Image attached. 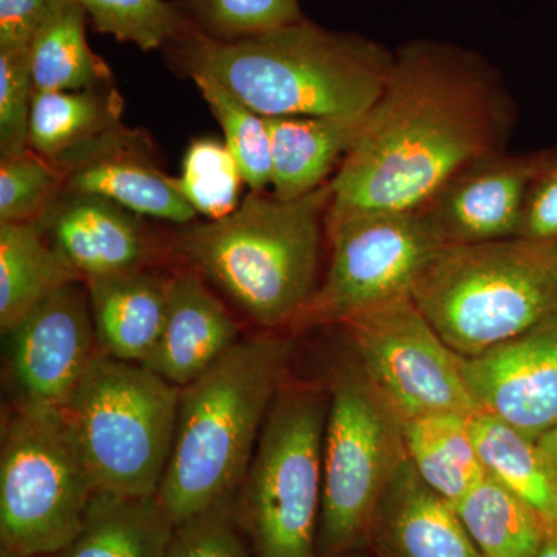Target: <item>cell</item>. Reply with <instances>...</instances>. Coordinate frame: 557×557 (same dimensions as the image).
Returning a JSON list of instances; mask_svg holds the SVG:
<instances>
[{"mask_svg": "<svg viewBox=\"0 0 557 557\" xmlns=\"http://www.w3.org/2000/svg\"><path fill=\"white\" fill-rule=\"evenodd\" d=\"M65 189V175L32 149L0 164V222H38Z\"/></svg>", "mask_w": 557, "mask_h": 557, "instance_id": "cell-31", "label": "cell"}, {"mask_svg": "<svg viewBox=\"0 0 557 557\" xmlns=\"http://www.w3.org/2000/svg\"><path fill=\"white\" fill-rule=\"evenodd\" d=\"M67 0H0V50L28 49L39 28Z\"/></svg>", "mask_w": 557, "mask_h": 557, "instance_id": "cell-36", "label": "cell"}, {"mask_svg": "<svg viewBox=\"0 0 557 557\" xmlns=\"http://www.w3.org/2000/svg\"><path fill=\"white\" fill-rule=\"evenodd\" d=\"M293 346L278 336L239 341L180 388L170 461L157 498L175 527L237 496Z\"/></svg>", "mask_w": 557, "mask_h": 557, "instance_id": "cell-3", "label": "cell"}, {"mask_svg": "<svg viewBox=\"0 0 557 557\" xmlns=\"http://www.w3.org/2000/svg\"><path fill=\"white\" fill-rule=\"evenodd\" d=\"M468 421L486 474L523 498L555 530L557 478L537 440L482 410L471 413Z\"/></svg>", "mask_w": 557, "mask_h": 557, "instance_id": "cell-24", "label": "cell"}, {"mask_svg": "<svg viewBox=\"0 0 557 557\" xmlns=\"http://www.w3.org/2000/svg\"><path fill=\"white\" fill-rule=\"evenodd\" d=\"M174 531L159 498L97 491L78 534L51 557H168Z\"/></svg>", "mask_w": 557, "mask_h": 557, "instance_id": "cell-21", "label": "cell"}, {"mask_svg": "<svg viewBox=\"0 0 557 557\" xmlns=\"http://www.w3.org/2000/svg\"><path fill=\"white\" fill-rule=\"evenodd\" d=\"M164 49L180 72L212 76L267 119L366 115L395 61L380 44L307 20L236 39L196 28Z\"/></svg>", "mask_w": 557, "mask_h": 557, "instance_id": "cell-2", "label": "cell"}, {"mask_svg": "<svg viewBox=\"0 0 557 557\" xmlns=\"http://www.w3.org/2000/svg\"><path fill=\"white\" fill-rule=\"evenodd\" d=\"M95 493L62 412L16 406L0 449V547L57 555L78 534Z\"/></svg>", "mask_w": 557, "mask_h": 557, "instance_id": "cell-9", "label": "cell"}, {"mask_svg": "<svg viewBox=\"0 0 557 557\" xmlns=\"http://www.w3.org/2000/svg\"><path fill=\"white\" fill-rule=\"evenodd\" d=\"M30 49L0 50V153L13 159L28 150L33 98Z\"/></svg>", "mask_w": 557, "mask_h": 557, "instance_id": "cell-33", "label": "cell"}, {"mask_svg": "<svg viewBox=\"0 0 557 557\" xmlns=\"http://www.w3.org/2000/svg\"><path fill=\"white\" fill-rule=\"evenodd\" d=\"M373 557H483L450 502L403 461L381 498L369 547Z\"/></svg>", "mask_w": 557, "mask_h": 557, "instance_id": "cell-18", "label": "cell"}, {"mask_svg": "<svg viewBox=\"0 0 557 557\" xmlns=\"http://www.w3.org/2000/svg\"><path fill=\"white\" fill-rule=\"evenodd\" d=\"M329 205V185L295 200L251 190L225 218L188 226L174 248L256 324L296 327L319 287Z\"/></svg>", "mask_w": 557, "mask_h": 557, "instance_id": "cell-4", "label": "cell"}, {"mask_svg": "<svg viewBox=\"0 0 557 557\" xmlns=\"http://www.w3.org/2000/svg\"><path fill=\"white\" fill-rule=\"evenodd\" d=\"M123 101L109 86L79 91H35L28 148L65 175L83 164L138 149V135L121 124Z\"/></svg>", "mask_w": 557, "mask_h": 557, "instance_id": "cell-16", "label": "cell"}, {"mask_svg": "<svg viewBox=\"0 0 557 557\" xmlns=\"http://www.w3.org/2000/svg\"><path fill=\"white\" fill-rule=\"evenodd\" d=\"M412 299L454 351L478 357L557 318V244L511 237L445 245Z\"/></svg>", "mask_w": 557, "mask_h": 557, "instance_id": "cell-5", "label": "cell"}, {"mask_svg": "<svg viewBox=\"0 0 557 557\" xmlns=\"http://www.w3.org/2000/svg\"><path fill=\"white\" fill-rule=\"evenodd\" d=\"M509 123L504 86L478 54L406 44L329 183L325 220L423 207L458 171L504 152Z\"/></svg>", "mask_w": 557, "mask_h": 557, "instance_id": "cell-1", "label": "cell"}, {"mask_svg": "<svg viewBox=\"0 0 557 557\" xmlns=\"http://www.w3.org/2000/svg\"><path fill=\"white\" fill-rule=\"evenodd\" d=\"M218 119L226 148L239 164L245 185L262 193L271 185V139L265 116L240 101L220 81L205 73L189 76Z\"/></svg>", "mask_w": 557, "mask_h": 557, "instance_id": "cell-28", "label": "cell"}, {"mask_svg": "<svg viewBox=\"0 0 557 557\" xmlns=\"http://www.w3.org/2000/svg\"><path fill=\"white\" fill-rule=\"evenodd\" d=\"M5 335L17 406L62 412L100 351L86 281L51 293Z\"/></svg>", "mask_w": 557, "mask_h": 557, "instance_id": "cell-12", "label": "cell"}, {"mask_svg": "<svg viewBox=\"0 0 557 557\" xmlns=\"http://www.w3.org/2000/svg\"><path fill=\"white\" fill-rule=\"evenodd\" d=\"M189 16L205 35L236 39L306 20L298 0H188Z\"/></svg>", "mask_w": 557, "mask_h": 557, "instance_id": "cell-32", "label": "cell"}, {"mask_svg": "<svg viewBox=\"0 0 557 557\" xmlns=\"http://www.w3.org/2000/svg\"><path fill=\"white\" fill-rule=\"evenodd\" d=\"M539 446L544 450L548 463L552 465L553 472L557 478V424L555 428L549 429L547 434L542 435L537 440Z\"/></svg>", "mask_w": 557, "mask_h": 557, "instance_id": "cell-37", "label": "cell"}, {"mask_svg": "<svg viewBox=\"0 0 557 557\" xmlns=\"http://www.w3.org/2000/svg\"><path fill=\"white\" fill-rule=\"evenodd\" d=\"M178 188L197 214L208 220L225 218L239 207L244 175L225 143L197 138L183 157Z\"/></svg>", "mask_w": 557, "mask_h": 557, "instance_id": "cell-30", "label": "cell"}, {"mask_svg": "<svg viewBox=\"0 0 557 557\" xmlns=\"http://www.w3.org/2000/svg\"><path fill=\"white\" fill-rule=\"evenodd\" d=\"M327 388L319 557H347L368 549L381 498L408 458L405 420L354 358Z\"/></svg>", "mask_w": 557, "mask_h": 557, "instance_id": "cell-8", "label": "cell"}, {"mask_svg": "<svg viewBox=\"0 0 557 557\" xmlns=\"http://www.w3.org/2000/svg\"><path fill=\"white\" fill-rule=\"evenodd\" d=\"M555 531H556V534H557V522H556V525H555Z\"/></svg>", "mask_w": 557, "mask_h": 557, "instance_id": "cell-41", "label": "cell"}, {"mask_svg": "<svg viewBox=\"0 0 557 557\" xmlns=\"http://www.w3.org/2000/svg\"><path fill=\"white\" fill-rule=\"evenodd\" d=\"M329 388L285 380L237 491L252 557H319Z\"/></svg>", "mask_w": 557, "mask_h": 557, "instance_id": "cell-6", "label": "cell"}, {"mask_svg": "<svg viewBox=\"0 0 557 557\" xmlns=\"http://www.w3.org/2000/svg\"><path fill=\"white\" fill-rule=\"evenodd\" d=\"M65 189L94 194L129 209L134 214L189 223L197 218L178 188L177 178L168 177L143 157L141 150L109 153L70 172Z\"/></svg>", "mask_w": 557, "mask_h": 557, "instance_id": "cell-23", "label": "cell"}, {"mask_svg": "<svg viewBox=\"0 0 557 557\" xmlns=\"http://www.w3.org/2000/svg\"><path fill=\"white\" fill-rule=\"evenodd\" d=\"M234 504L236 497L175 527L168 557H252Z\"/></svg>", "mask_w": 557, "mask_h": 557, "instance_id": "cell-34", "label": "cell"}, {"mask_svg": "<svg viewBox=\"0 0 557 557\" xmlns=\"http://www.w3.org/2000/svg\"><path fill=\"white\" fill-rule=\"evenodd\" d=\"M86 21L78 0H67L36 33L28 47L36 90L79 91L112 83L108 62L87 42Z\"/></svg>", "mask_w": 557, "mask_h": 557, "instance_id": "cell-27", "label": "cell"}, {"mask_svg": "<svg viewBox=\"0 0 557 557\" xmlns=\"http://www.w3.org/2000/svg\"><path fill=\"white\" fill-rule=\"evenodd\" d=\"M542 156L493 153L458 171L421 209L445 245L518 237L523 203Z\"/></svg>", "mask_w": 557, "mask_h": 557, "instance_id": "cell-14", "label": "cell"}, {"mask_svg": "<svg viewBox=\"0 0 557 557\" xmlns=\"http://www.w3.org/2000/svg\"><path fill=\"white\" fill-rule=\"evenodd\" d=\"M355 361L403 420L478 409L454 351L405 296L344 319Z\"/></svg>", "mask_w": 557, "mask_h": 557, "instance_id": "cell-11", "label": "cell"}, {"mask_svg": "<svg viewBox=\"0 0 557 557\" xmlns=\"http://www.w3.org/2000/svg\"><path fill=\"white\" fill-rule=\"evenodd\" d=\"M454 508L483 557H536L553 531L523 498L487 474Z\"/></svg>", "mask_w": 557, "mask_h": 557, "instance_id": "cell-26", "label": "cell"}, {"mask_svg": "<svg viewBox=\"0 0 557 557\" xmlns=\"http://www.w3.org/2000/svg\"><path fill=\"white\" fill-rule=\"evenodd\" d=\"M536 557H557V534L555 530L545 539L544 545L539 549Z\"/></svg>", "mask_w": 557, "mask_h": 557, "instance_id": "cell-38", "label": "cell"}, {"mask_svg": "<svg viewBox=\"0 0 557 557\" xmlns=\"http://www.w3.org/2000/svg\"><path fill=\"white\" fill-rule=\"evenodd\" d=\"M330 265L296 327L341 324L359 311L412 296L428 263L445 247L423 209L325 220Z\"/></svg>", "mask_w": 557, "mask_h": 557, "instance_id": "cell-10", "label": "cell"}, {"mask_svg": "<svg viewBox=\"0 0 557 557\" xmlns=\"http://www.w3.org/2000/svg\"><path fill=\"white\" fill-rule=\"evenodd\" d=\"M518 237L557 244V156L542 153L528 186Z\"/></svg>", "mask_w": 557, "mask_h": 557, "instance_id": "cell-35", "label": "cell"}, {"mask_svg": "<svg viewBox=\"0 0 557 557\" xmlns=\"http://www.w3.org/2000/svg\"><path fill=\"white\" fill-rule=\"evenodd\" d=\"M347 557H370V556H366L364 553H355V555H350V556H347Z\"/></svg>", "mask_w": 557, "mask_h": 557, "instance_id": "cell-40", "label": "cell"}, {"mask_svg": "<svg viewBox=\"0 0 557 557\" xmlns=\"http://www.w3.org/2000/svg\"><path fill=\"white\" fill-rule=\"evenodd\" d=\"M239 343V325L194 270L168 284V307L159 343L146 368L180 388L188 386Z\"/></svg>", "mask_w": 557, "mask_h": 557, "instance_id": "cell-17", "label": "cell"}, {"mask_svg": "<svg viewBox=\"0 0 557 557\" xmlns=\"http://www.w3.org/2000/svg\"><path fill=\"white\" fill-rule=\"evenodd\" d=\"M170 277L148 267L86 281L101 354L145 364L159 343Z\"/></svg>", "mask_w": 557, "mask_h": 557, "instance_id": "cell-19", "label": "cell"}, {"mask_svg": "<svg viewBox=\"0 0 557 557\" xmlns=\"http://www.w3.org/2000/svg\"><path fill=\"white\" fill-rule=\"evenodd\" d=\"M465 413H431L405 421L406 454L417 474L456 505L486 478Z\"/></svg>", "mask_w": 557, "mask_h": 557, "instance_id": "cell-25", "label": "cell"}, {"mask_svg": "<svg viewBox=\"0 0 557 557\" xmlns=\"http://www.w3.org/2000/svg\"><path fill=\"white\" fill-rule=\"evenodd\" d=\"M39 223L84 281L145 269L152 258L134 212L104 197L64 189Z\"/></svg>", "mask_w": 557, "mask_h": 557, "instance_id": "cell-15", "label": "cell"}, {"mask_svg": "<svg viewBox=\"0 0 557 557\" xmlns=\"http://www.w3.org/2000/svg\"><path fill=\"white\" fill-rule=\"evenodd\" d=\"M95 30L132 42L139 50L168 47L196 30L193 17L168 0H78Z\"/></svg>", "mask_w": 557, "mask_h": 557, "instance_id": "cell-29", "label": "cell"}, {"mask_svg": "<svg viewBox=\"0 0 557 557\" xmlns=\"http://www.w3.org/2000/svg\"><path fill=\"white\" fill-rule=\"evenodd\" d=\"M180 387L98 351L62 409L95 490L157 497L174 443Z\"/></svg>", "mask_w": 557, "mask_h": 557, "instance_id": "cell-7", "label": "cell"}, {"mask_svg": "<svg viewBox=\"0 0 557 557\" xmlns=\"http://www.w3.org/2000/svg\"><path fill=\"white\" fill-rule=\"evenodd\" d=\"M38 222H0V327L10 332L38 304L84 281Z\"/></svg>", "mask_w": 557, "mask_h": 557, "instance_id": "cell-22", "label": "cell"}, {"mask_svg": "<svg viewBox=\"0 0 557 557\" xmlns=\"http://www.w3.org/2000/svg\"><path fill=\"white\" fill-rule=\"evenodd\" d=\"M0 557H36V556L21 555V553L11 552V549L0 547Z\"/></svg>", "mask_w": 557, "mask_h": 557, "instance_id": "cell-39", "label": "cell"}, {"mask_svg": "<svg viewBox=\"0 0 557 557\" xmlns=\"http://www.w3.org/2000/svg\"><path fill=\"white\" fill-rule=\"evenodd\" d=\"M364 116H265L274 196L295 200L324 186L357 141Z\"/></svg>", "mask_w": 557, "mask_h": 557, "instance_id": "cell-20", "label": "cell"}, {"mask_svg": "<svg viewBox=\"0 0 557 557\" xmlns=\"http://www.w3.org/2000/svg\"><path fill=\"white\" fill-rule=\"evenodd\" d=\"M463 376L479 410L541 438L557 424V318L463 358Z\"/></svg>", "mask_w": 557, "mask_h": 557, "instance_id": "cell-13", "label": "cell"}]
</instances>
